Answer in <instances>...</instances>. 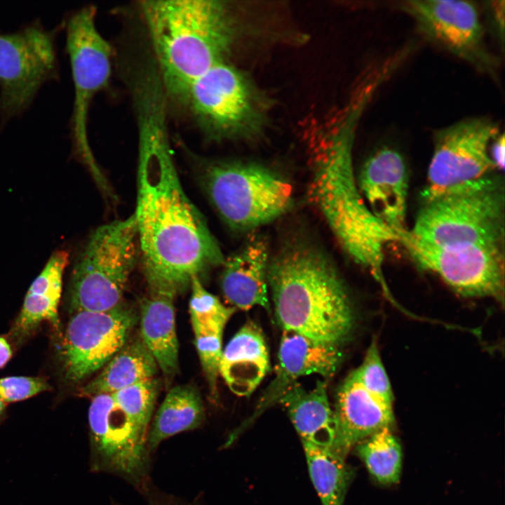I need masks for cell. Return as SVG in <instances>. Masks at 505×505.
<instances>
[{"label": "cell", "mask_w": 505, "mask_h": 505, "mask_svg": "<svg viewBox=\"0 0 505 505\" xmlns=\"http://www.w3.org/2000/svg\"><path fill=\"white\" fill-rule=\"evenodd\" d=\"M163 121L149 118L140 129L134 215L150 293L175 297L194 277L225 259L203 216L184 191Z\"/></svg>", "instance_id": "1"}, {"label": "cell", "mask_w": 505, "mask_h": 505, "mask_svg": "<svg viewBox=\"0 0 505 505\" xmlns=\"http://www.w3.org/2000/svg\"><path fill=\"white\" fill-rule=\"evenodd\" d=\"M363 112L361 106L350 105L337 129L317 151L309 196L344 251L368 269L391 297L383 270L384 249L398 242V235L371 212L354 169L355 133Z\"/></svg>", "instance_id": "2"}, {"label": "cell", "mask_w": 505, "mask_h": 505, "mask_svg": "<svg viewBox=\"0 0 505 505\" xmlns=\"http://www.w3.org/2000/svg\"><path fill=\"white\" fill-rule=\"evenodd\" d=\"M267 280L283 330L337 346L351 335L354 316L346 287L319 247L302 239L287 243L270 259Z\"/></svg>", "instance_id": "3"}, {"label": "cell", "mask_w": 505, "mask_h": 505, "mask_svg": "<svg viewBox=\"0 0 505 505\" xmlns=\"http://www.w3.org/2000/svg\"><path fill=\"white\" fill-rule=\"evenodd\" d=\"M141 8L167 89L183 97L193 81L222 62L235 39L229 6L214 0H150Z\"/></svg>", "instance_id": "4"}, {"label": "cell", "mask_w": 505, "mask_h": 505, "mask_svg": "<svg viewBox=\"0 0 505 505\" xmlns=\"http://www.w3.org/2000/svg\"><path fill=\"white\" fill-rule=\"evenodd\" d=\"M504 186L488 175L423 203L410 232L438 245L504 249Z\"/></svg>", "instance_id": "5"}, {"label": "cell", "mask_w": 505, "mask_h": 505, "mask_svg": "<svg viewBox=\"0 0 505 505\" xmlns=\"http://www.w3.org/2000/svg\"><path fill=\"white\" fill-rule=\"evenodd\" d=\"M201 180L224 223L235 231L252 230L285 213L292 203V187L263 166L217 162L202 170Z\"/></svg>", "instance_id": "6"}, {"label": "cell", "mask_w": 505, "mask_h": 505, "mask_svg": "<svg viewBox=\"0 0 505 505\" xmlns=\"http://www.w3.org/2000/svg\"><path fill=\"white\" fill-rule=\"evenodd\" d=\"M134 214L99 227L72 272L69 303L74 312L104 311L121 304L137 255Z\"/></svg>", "instance_id": "7"}, {"label": "cell", "mask_w": 505, "mask_h": 505, "mask_svg": "<svg viewBox=\"0 0 505 505\" xmlns=\"http://www.w3.org/2000/svg\"><path fill=\"white\" fill-rule=\"evenodd\" d=\"M182 98L215 140L252 137L264 123V105L257 90L245 74L226 61L193 81Z\"/></svg>", "instance_id": "8"}, {"label": "cell", "mask_w": 505, "mask_h": 505, "mask_svg": "<svg viewBox=\"0 0 505 505\" xmlns=\"http://www.w3.org/2000/svg\"><path fill=\"white\" fill-rule=\"evenodd\" d=\"M93 6L74 12L65 23L66 48L74 83L71 129L76 149L100 189L108 182L90 149L87 124L90 106L95 95L106 87L112 73V50L96 25Z\"/></svg>", "instance_id": "9"}, {"label": "cell", "mask_w": 505, "mask_h": 505, "mask_svg": "<svg viewBox=\"0 0 505 505\" xmlns=\"http://www.w3.org/2000/svg\"><path fill=\"white\" fill-rule=\"evenodd\" d=\"M498 124L485 116L463 119L433 133V151L423 203L459 186L483 178L495 170L490 156Z\"/></svg>", "instance_id": "10"}, {"label": "cell", "mask_w": 505, "mask_h": 505, "mask_svg": "<svg viewBox=\"0 0 505 505\" xmlns=\"http://www.w3.org/2000/svg\"><path fill=\"white\" fill-rule=\"evenodd\" d=\"M58 28L32 23L11 33H0V114L8 119L22 112L40 87L56 77Z\"/></svg>", "instance_id": "11"}, {"label": "cell", "mask_w": 505, "mask_h": 505, "mask_svg": "<svg viewBox=\"0 0 505 505\" xmlns=\"http://www.w3.org/2000/svg\"><path fill=\"white\" fill-rule=\"evenodd\" d=\"M396 233L398 243L420 267L437 275L458 294L503 300L504 249L433 245L417 238L408 229Z\"/></svg>", "instance_id": "12"}, {"label": "cell", "mask_w": 505, "mask_h": 505, "mask_svg": "<svg viewBox=\"0 0 505 505\" xmlns=\"http://www.w3.org/2000/svg\"><path fill=\"white\" fill-rule=\"evenodd\" d=\"M90 467L121 477L141 490L149 486L147 438L108 393L93 396L88 410Z\"/></svg>", "instance_id": "13"}, {"label": "cell", "mask_w": 505, "mask_h": 505, "mask_svg": "<svg viewBox=\"0 0 505 505\" xmlns=\"http://www.w3.org/2000/svg\"><path fill=\"white\" fill-rule=\"evenodd\" d=\"M400 8L432 43L478 70L495 75L498 62L485 44L479 8L474 2L410 0L402 1Z\"/></svg>", "instance_id": "14"}, {"label": "cell", "mask_w": 505, "mask_h": 505, "mask_svg": "<svg viewBox=\"0 0 505 505\" xmlns=\"http://www.w3.org/2000/svg\"><path fill=\"white\" fill-rule=\"evenodd\" d=\"M137 320L136 311L122 304L104 311L75 312L62 340L65 379L76 383L105 366L126 343Z\"/></svg>", "instance_id": "15"}, {"label": "cell", "mask_w": 505, "mask_h": 505, "mask_svg": "<svg viewBox=\"0 0 505 505\" xmlns=\"http://www.w3.org/2000/svg\"><path fill=\"white\" fill-rule=\"evenodd\" d=\"M339 346L309 338L293 331L283 330L278 355L275 377L264 392L252 415L231 435L236 438L265 410L279 399L298 378L318 374L330 377L341 361Z\"/></svg>", "instance_id": "16"}, {"label": "cell", "mask_w": 505, "mask_h": 505, "mask_svg": "<svg viewBox=\"0 0 505 505\" xmlns=\"http://www.w3.org/2000/svg\"><path fill=\"white\" fill-rule=\"evenodd\" d=\"M408 174L401 153L384 146L368 157L356 177L359 191L371 212L396 232L407 229Z\"/></svg>", "instance_id": "17"}, {"label": "cell", "mask_w": 505, "mask_h": 505, "mask_svg": "<svg viewBox=\"0 0 505 505\" xmlns=\"http://www.w3.org/2000/svg\"><path fill=\"white\" fill-rule=\"evenodd\" d=\"M333 412L335 435L330 447L345 458L363 440L391 429L395 421L393 405L372 396L350 375L337 391Z\"/></svg>", "instance_id": "18"}, {"label": "cell", "mask_w": 505, "mask_h": 505, "mask_svg": "<svg viewBox=\"0 0 505 505\" xmlns=\"http://www.w3.org/2000/svg\"><path fill=\"white\" fill-rule=\"evenodd\" d=\"M269 254L267 242L252 236L224 260L221 288L234 309L248 310L260 306L270 312L268 296Z\"/></svg>", "instance_id": "19"}, {"label": "cell", "mask_w": 505, "mask_h": 505, "mask_svg": "<svg viewBox=\"0 0 505 505\" xmlns=\"http://www.w3.org/2000/svg\"><path fill=\"white\" fill-rule=\"evenodd\" d=\"M269 355L262 330L252 321L245 323L222 351L220 375L238 396H248L269 370Z\"/></svg>", "instance_id": "20"}, {"label": "cell", "mask_w": 505, "mask_h": 505, "mask_svg": "<svg viewBox=\"0 0 505 505\" xmlns=\"http://www.w3.org/2000/svg\"><path fill=\"white\" fill-rule=\"evenodd\" d=\"M278 402L285 408L302 443L330 447L335 435V421L325 382L318 381L307 390L294 383Z\"/></svg>", "instance_id": "21"}, {"label": "cell", "mask_w": 505, "mask_h": 505, "mask_svg": "<svg viewBox=\"0 0 505 505\" xmlns=\"http://www.w3.org/2000/svg\"><path fill=\"white\" fill-rule=\"evenodd\" d=\"M68 262L69 252L65 250H58L51 255L27 292L12 329L14 337H26L45 321L58 328L62 278Z\"/></svg>", "instance_id": "22"}, {"label": "cell", "mask_w": 505, "mask_h": 505, "mask_svg": "<svg viewBox=\"0 0 505 505\" xmlns=\"http://www.w3.org/2000/svg\"><path fill=\"white\" fill-rule=\"evenodd\" d=\"M173 299L150 293L140 303V337L167 377L173 376L179 365Z\"/></svg>", "instance_id": "23"}, {"label": "cell", "mask_w": 505, "mask_h": 505, "mask_svg": "<svg viewBox=\"0 0 505 505\" xmlns=\"http://www.w3.org/2000/svg\"><path fill=\"white\" fill-rule=\"evenodd\" d=\"M158 365L141 337L126 342L100 374L81 389L83 396L113 393L133 384L154 378Z\"/></svg>", "instance_id": "24"}, {"label": "cell", "mask_w": 505, "mask_h": 505, "mask_svg": "<svg viewBox=\"0 0 505 505\" xmlns=\"http://www.w3.org/2000/svg\"><path fill=\"white\" fill-rule=\"evenodd\" d=\"M205 418L203 404L196 389L180 385L171 389L159 408L147 435L150 453L166 439L195 429Z\"/></svg>", "instance_id": "25"}, {"label": "cell", "mask_w": 505, "mask_h": 505, "mask_svg": "<svg viewBox=\"0 0 505 505\" xmlns=\"http://www.w3.org/2000/svg\"><path fill=\"white\" fill-rule=\"evenodd\" d=\"M309 472L322 505H343L354 471L330 447L302 443Z\"/></svg>", "instance_id": "26"}, {"label": "cell", "mask_w": 505, "mask_h": 505, "mask_svg": "<svg viewBox=\"0 0 505 505\" xmlns=\"http://www.w3.org/2000/svg\"><path fill=\"white\" fill-rule=\"evenodd\" d=\"M357 454L370 475L384 485L399 481L402 469V450L391 429H384L358 443Z\"/></svg>", "instance_id": "27"}, {"label": "cell", "mask_w": 505, "mask_h": 505, "mask_svg": "<svg viewBox=\"0 0 505 505\" xmlns=\"http://www.w3.org/2000/svg\"><path fill=\"white\" fill-rule=\"evenodd\" d=\"M158 389V381L152 378L111 393L115 403L146 438Z\"/></svg>", "instance_id": "28"}, {"label": "cell", "mask_w": 505, "mask_h": 505, "mask_svg": "<svg viewBox=\"0 0 505 505\" xmlns=\"http://www.w3.org/2000/svg\"><path fill=\"white\" fill-rule=\"evenodd\" d=\"M190 286L189 311L193 330L223 332L234 308L224 306L204 288L198 277L192 278Z\"/></svg>", "instance_id": "29"}, {"label": "cell", "mask_w": 505, "mask_h": 505, "mask_svg": "<svg viewBox=\"0 0 505 505\" xmlns=\"http://www.w3.org/2000/svg\"><path fill=\"white\" fill-rule=\"evenodd\" d=\"M350 375L369 393L393 405V393L376 341L368 347L361 364Z\"/></svg>", "instance_id": "30"}, {"label": "cell", "mask_w": 505, "mask_h": 505, "mask_svg": "<svg viewBox=\"0 0 505 505\" xmlns=\"http://www.w3.org/2000/svg\"><path fill=\"white\" fill-rule=\"evenodd\" d=\"M195 344L213 396L217 394V379L222 354V332L194 330Z\"/></svg>", "instance_id": "31"}, {"label": "cell", "mask_w": 505, "mask_h": 505, "mask_svg": "<svg viewBox=\"0 0 505 505\" xmlns=\"http://www.w3.org/2000/svg\"><path fill=\"white\" fill-rule=\"evenodd\" d=\"M50 388L42 377L13 376L0 379V399L5 403L23 400Z\"/></svg>", "instance_id": "32"}, {"label": "cell", "mask_w": 505, "mask_h": 505, "mask_svg": "<svg viewBox=\"0 0 505 505\" xmlns=\"http://www.w3.org/2000/svg\"><path fill=\"white\" fill-rule=\"evenodd\" d=\"M505 140L504 134L500 133L492 142L490 147V156L495 169L504 168Z\"/></svg>", "instance_id": "33"}, {"label": "cell", "mask_w": 505, "mask_h": 505, "mask_svg": "<svg viewBox=\"0 0 505 505\" xmlns=\"http://www.w3.org/2000/svg\"><path fill=\"white\" fill-rule=\"evenodd\" d=\"M489 5L490 16L492 18V22L496 29L498 38L504 43V1H490Z\"/></svg>", "instance_id": "34"}, {"label": "cell", "mask_w": 505, "mask_h": 505, "mask_svg": "<svg viewBox=\"0 0 505 505\" xmlns=\"http://www.w3.org/2000/svg\"><path fill=\"white\" fill-rule=\"evenodd\" d=\"M148 495V505H193L167 494L152 492L149 487L144 490Z\"/></svg>", "instance_id": "35"}, {"label": "cell", "mask_w": 505, "mask_h": 505, "mask_svg": "<svg viewBox=\"0 0 505 505\" xmlns=\"http://www.w3.org/2000/svg\"><path fill=\"white\" fill-rule=\"evenodd\" d=\"M12 356V350L7 340L0 337V368L4 367Z\"/></svg>", "instance_id": "36"}, {"label": "cell", "mask_w": 505, "mask_h": 505, "mask_svg": "<svg viewBox=\"0 0 505 505\" xmlns=\"http://www.w3.org/2000/svg\"><path fill=\"white\" fill-rule=\"evenodd\" d=\"M6 409V404L0 399V417L3 415Z\"/></svg>", "instance_id": "37"}]
</instances>
